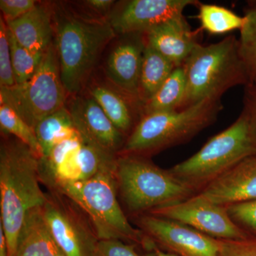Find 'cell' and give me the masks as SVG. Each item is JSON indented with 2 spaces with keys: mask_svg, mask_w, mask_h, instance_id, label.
I'll return each instance as SVG.
<instances>
[{
  "mask_svg": "<svg viewBox=\"0 0 256 256\" xmlns=\"http://www.w3.org/2000/svg\"><path fill=\"white\" fill-rule=\"evenodd\" d=\"M40 158L18 140L0 146V210L8 256H16L20 230L26 214L42 207L47 193L40 186Z\"/></svg>",
  "mask_w": 256,
  "mask_h": 256,
  "instance_id": "obj_1",
  "label": "cell"
},
{
  "mask_svg": "<svg viewBox=\"0 0 256 256\" xmlns=\"http://www.w3.org/2000/svg\"><path fill=\"white\" fill-rule=\"evenodd\" d=\"M116 165L86 180L60 183L48 190L68 197L82 208L99 240H122L140 246L148 252H154V242L131 225L120 204L114 176Z\"/></svg>",
  "mask_w": 256,
  "mask_h": 256,
  "instance_id": "obj_2",
  "label": "cell"
},
{
  "mask_svg": "<svg viewBox=\"0 0 256 256\" xmlns=\"http://www.w3.org/2000/svg\"><path fill=\"white\" fill-rule=\"evenodd\" d=\"M53 22L60 78L67 94H76L116 34L108 21L84 18L64 8L55 10Z\"/></svg>",
  "mask_w": 256,
  "mask_h": 256,
  "instance_id": "obj_3",
  "label": "cell"
},
{
  "mask_svg": "<svg viewBox=\"0 0 256 256\" xmlns=\"http://www.w3.org/2000/svg\"><path fill=\"white\" fill-rule=\"evenodd\" d=\"M118 194L132 217L171 206L198 194L169 170L146 156L118 154L114 171Z\"/></svg>",
  "mask_w": 256,
  "mask_h": 256,
  "instance_id": "obj_4",
  "label": "cell"
},
{
  "mask_svg": "<svg viewBox=\"0 0 256 256\" xmlns=\"http://www.w3.org/2000/svg\"><path fill=\"white\" fill-rule=\"evenodd\" d=\"M182 66L186 89L178 110L206 99L220 100L232 88L249 84L235 36L208 46L198 44Z\"/></svg>",
  "mask_w": 256,
  "mask_h": 256,
  "instance_id": "obj_5",
  "label": "cell"
},
{
  "mask_svg": "<svg viewBox=\"0 0 256 256\" xmlns=\"http://www.w3.org/2000/svg\"><path fill=\"white\" fill-rule=\"evenodd\" d=\"M220 100L206 99L188 108L142 116L126 138L118 154L146 156L184 144L214 124Z\"/></svg>",
  "mask_w": 256,
  "mask_h": 256,
  "instance_id": "obj_6",
  "label": "cell"
},
{
  "mask_svg": "<svg viewBox=\"0 0 256 256\" xmlns=\"http://www.w3.org/2000/svg\"><path fill=\"white\" fill-rule=\"evenodd\" d=\"M256 154V141L246 116L238 118L188 160L170 170L198 193L248 156Z\"/></svg>",
  "mask_w": 256,
  "mask_h": 256,
  "instance_id": "obj_7",
  "label": "cell"
},
{
  "mask_svg": "<svg viewBox=\"0 0 256 256\" xmlns=\"http://www.w3.org/2000/svg\"><path fill=\"white\" fill-rule=\"evenodd\" d=\"M66 94L53 43L28 82L10 88H0V104L10 106L34 129L42 120L65 107Z\"/></svg>",
  "mask_w": 256,
  "mask_h": 256,
  "instance_id": "obj_8",
  "label": "cell"
},
{
  "mask_svg": "<svg viewBox=\"0 0 256 256\" xmlns=\"http://www.w3.org/2000/svg\"><path fill=\"white\" fill-rule=\"evenodd\" d=\"M117 158L78 131L40 158L42 183L50 190L60 183L84 181L116 164Z\"/></svg>",
  "mask_w": 256,
  "mask_h": 256,
  "instance_id": "obj_9",
  "label": "cell"
},
{
  "mask_svg": "<svg viewBox=\"0 0 256 256\" xmlns=\"http://www.w3.org/2000/svg\"><path fill=\"white\" fill-rule=\"evenodd\" d=\"M44 216L66 256H95L99 239L86 214L68 197L47 193Z\"/></svg>",
  "mask_w": 256,
  "mask_h": 256,
  "instance_id": "obj_10",
  "label": "cell"
},
{
  "mask_svg": "<svg viewBox=\"0 0 256 256\" xmlns=\"http://www.w3.org/2000/svg\"><path fill=\"white\" fill-rule=\"evenodd\" d=\"M134 223L156 247L178 256H220L223 240L212 238L185 224L144 214Z\"/></svg>",
  "mask_w": 256,
  "mask_h": 256,
  "instance_id": "obj_11",
  "label": "cell"
},
{
  "mask_svg": "<svg viewBox=\"0 0 256 256\" xmlns=\"http://www.w3.org/2000/svg\"><path fill=\"white\" fill-rule=\"evenodd\" d=\"M148 214L176 220L220 240L249 238L248 234L232 220L226 207L210 202L200 194L176 204L152 210Z\"/></svg>",
  "mask_w": 256,
  "mask_h": 256,
  "instance_id": "obj_12",
  "label": "cell"
},
{
  "mask_svg": "<svg viewBox=\"0 0 256 256\" xmlns=\"http://www.w3.org/2000/svg\"><path fill=\"white\" fill-rule=\"evenodd\" d=\"M194 0H130L114 10L108 21L116 34H146L160 25L183 18L184 10L198 5Z\"/></svg>",
  "mask_w": 256,
  "mask_h": 256,
  "instance_id": "obj_13",
  "label": "cell"
},
{
  "mask_svg": "<svg viewBox=\"0 0 256 256\" xmlns=\"http://www.w3.org/2000/svg\"><path fill=\"white\" fill-rule=\"evenodd\" d=\"M68 108L77 130L84 137L118 156L126 142V136L112 124L92 98H76Z\"/></svg>",
  "mask_w": 256,
  "mask_h": 256,
  "instance_id": "obj_14",
  "label": "cell"
},
{
  "mask_svg": "<svg viewBox=\"0 0 256 256\" xmlns=\"http://www.w3.org/2000/svg\"><path fill=\"white\" fill-rule=\"evenodd\" d=\"M124 36L109 55L106 73L120 92L139 99L138 92L146 47V36L144 34L134 33Z\"/></svg>",
  "mask_w": 256,
  "mask_h": 256,
  "instance_id": "obj_15",
  "label": "cell"
},
{
  "mask_svg": "<svg viewBox=\"0 0 256 256\" xmlns=\"http://www.w3.org/2000/svg\"><path fill=\"white\" fill-rule=\"evenodd\" d=\"M198 194L224 206L256 200V154L239 162Z\"/></svg>",
  "mask_w": 256,
  "mask_h": 256,
  "instance_id": "obj_16",
  "label": "cell"
},
{
  "mask_svg": "<svg viewBox=\"0 0 256 256\" xmlns=\"http://www.w3.org/2000/svg\"><path fill=\"white\" fill-rule=\"evenodd\" d=\"M198 32L192 31L184 16L175 18L146 34V44L164 56L176 67L182 66L198 44Z\"/></svg>",
  "mask_w": 256,
  "mask_h": 256,
  "instance_id": "obj_17",
  "label": "cell"
},
{
  "mask_svg": "<svg viewBox=\"0 0 256 256\" xmlns=\"http://www.w3.org/2000/svg\"><path fill=\"white\" fill-rule=\"evenodd\" d=\"M6 25L22 46L35 53H45L53 44V12L44 5L37 4L31 11Z\"/></svg>",
  "mask_w": 256,
  "mask_h": 256,
  "instance_id": "obj_18",
  "label": "cell"
},
{
  "mask_svg": "<svg viewBox=\"0 0 256 256\" xmlns=\"http://www.w3.org/2000/svg\"><path fill=\"white\" fill-rule=\"evenodd\" d=\"M15 256H66L47 225L42 207L34 208L26 214Z\"/></svg>",
  "mask_w": 256,
  "mask_h": 256,
  "instance_id": "obj_19",
  "label": "cell"
},
{
  "mask_svg": "<svg viewBox=\"0 0 256 256\" xmlns=\"http://www.w3.org/2000/svg\"><path fill=\"white\" fill-rule=\"evenodd\" d=\"M90 97L100 106L116 128L127 138L136 126L134 124L136 114L142 117V104L137 98L120 94L102 86L92 87Z\"/></svg>",
  "mask_w": 256,
  "mask_h": 256,
  "instance_id": "obj_20",
  "label": "cell"
},
{
  "mask_svg": "<svg viewBox=\"0 0 256 256\" xmlns=\"http://www.w3.org/2000/svg\"><path fill=\"white\" fill-rule=\"evenodd\" d=\"M34 130L42 158L48 156L56 146L78 132L70 111L66 106L42 120Z\"/></svg>",
  "mask_w": 256,
  "mask_h": 256,
  "instance_id": "obj_21",
  "label": "cell"
},
{
  "mask_svg": "<svg viewBox=\"0 0 256 256\" xmlns=\"http://www.w3.org/2000/svg\"><path fill=\"white\" fill-rule=\"evenodd\" d=\"M175 68L174 64L146 44L138 92L142 104L156 94Z\"/></svg>",
  "mask_w": 256,
  "mask_h": 256,
  "instance_id": "obj_22",
  "label": "cell"
},
{
  "mask_svg": "<svg viewBox=\"0 0 256 256\" xmlns=\"http://www.w3.org/2000/svg\"><path fill=\"white\" fill-rule=\"evenodd\" d=\"M186 89L183 66L176 67L150 99L142 104V116L153 112L178 110Z\"/></svg>",
  "mask_w": 256,
  "mask_h": 256,
  "instance_id": "obj_23",
  "label": "cell"
},
{
  "mask_svg": "<svg viewBox=\"0 0 256 256\" xmlns=\"http://www.w3.org/2000/svg\"><path fill=\"white\" fill-rule=\"evenodd\" d=\"M198 6L197 18L201 24V28L210 34H224L234 30H240L246 22L245 16H239L224 6L200 2Z\"/></svg>",
  "mask_w": 256,
  "mask_h": 256,
  "instance_id": "obj_24",
  "label": "cell"
},
{
  "mask_svg": "<svg viewBox=\"0 0 256 256\" xmlns=\"http://www.w3.org/2000/svg\"><path fill=\"white\" fill-rule=\"evenodd\" d=\"M246 22L240 30L239 54L246 72L248 85L256 86V1L246 10Z\"/></svg>",
  "mask_w": 256,
  "mask_h": 256,
  "instance_id": "obj_25",
  "label": "cell"
},
{
  "mask_svg": "<svg viewBox=\"0 0 256 256\" xmlns=\"http://www.w3.org/2000/svg\"><path fill=\"white\" fill-rule=\"evenodd\" d=\"M10 54L16 85H23L36 72L44 53H35L22 46L8 28Z\"/></svg>",
  "mask_w": 256,
  "mask_h": 256,
  "instance_id": "obj_26",
  "label": "cell"
},
{
  "mask_svg": "<svg viewBox=\"0 0 256 256\" xmlns=\"http://www.w3.org/2000/svg\"><path fill=\"white\" fill-rule=\"evenodd\" d=\"M0 127L4 134L14 136L42 158L41 150L34 130L22 118L16 111L5 104H0Z\"/></svg>",
  "mask_w": 256,
  "mask_h": 256,
  "instance_id": "obj_27",
  "label": "cell"
},
{
  "mask_svg": "<svg viewBox=\"0 0 256 256\" xmlns=\"http://www.w3.org/2000/svg\"><path fill=\"white\" fill-rule=\"evenodd\" d=\"M16 86L12 64L8 25L0 20V88H10Z\"/></svg>",
  "mask_w": 256,
  "mask_h": 256,
  "instance_id": "obj_28",
  "label": "cell"
},
{
  "mask_svg": "<svg viewBox=\"0 0 256 256\" xmlns=\"http://www.w3.org/2000/svg\"><path fill=\"white\" fill-rule=\"evenodd\" d=\"M227 212L232 220L244 230L256 233V200L228 205Z\"/></svg>",
  "mask_w": 256,
  "mask_h": 256,
  "instance_id": "obj_29",
  "label": "cell"
},
{
  "mask_svg": "<svg viewBox=\"0 0 256 256\" xmlns=\"http://www.w3.org/2000/svg\"><path fill=\"white\" fill-rule=\"evenodd\" d=\"M136 245L122 240H99L95 256H156V252L141 255L136 250Z\"/></svg>",
  "mask_w": 256,
  "mask_h": 256,
  "instance_id": "obj_30",
  "label": "cell"
},
{
  "mask_svg": "<svg viewBox=\"0 0 256 256\" xmlns=\"http://www.w3.org/2000/svg\"><path fill=\"white\" fill-rule=\"evenodd\" d=\"M38 4L35 0H1L0 10L6 24L14 21Z\"/></svg>",
  "mask_w": 256,
  "mask_h": 256,
  "instance_id": "obj_31",
  "label": "cell"
},
{
  "mask_svg": "<svg viewBox=\"0 0 256 256\" xmlns=\"http://www.w3.org/2000/svg\"><path fill=\"white\" fill-rule=\"evenodd\" d=\"M222 240L220 256H256V239Z\"/></svg>",
  "mask_w": 256,
  "mask_h": 256,
  "instance_id": "obj_32",
  "label": "cell"
},
{
  "mask_svg": "<svg viewBox=\"0 0 256 256\" xmlns=\"http://www.w3.org/2000/svg\"><path fill=\"white\" fill-rule=\"evenodd\" d=\"M250 124L252 136L256 141V86H246L244 98V109L242 112Z\"/></svg>",
  "mask_w": 256,
  "mask_h": 256,
  "instance_id": "obj_33",
  "label": "cell"
},
{
  "mask_svg": "<svg viewBox=\"0 0 256 256\" xmlns=\"http://www.w3.org/2000/svg\"><path fill=\"white\" fill-rule=\"evenodd\" d=\"M116 2L112 0H87L84 1V4L100 14H106L110 12L112 5Z\"/></svg>",
  "mask_w": 256,
  "mask_h": 256,
  "instance_id": "obj_34",
  "label": "cell"
},
{
  "mask_svg": "<svg viewBox=\"0 0 256 256\" xmlns=\"http://www.w3.org/2000/svg\"><path fill=\"white\" fill-rule=\"evenodd\" d=\"M0 256H8V242L2 226L0 224Z\"/></svg>",
  "mask_w": 256,
  "mask_h": 256,
  "instance_id": "obj_35",
  "label": "cell"
},
{
  "mask_svg": "<svg viewBox=\"0 0 256 256\" xmlns=\"http://www.w3.org/2000/svg\"><path fill=\"white\" fill-rule=\"evenodd\" d=\"M154 252H156V256H178L170 252H165L156 246L154 248Z\"/></svg>",
  "mask_w": 256,
  "mask_h": 256,
  "instance_id": "obj_36",
  "label": "cell"
}]
</instances>
